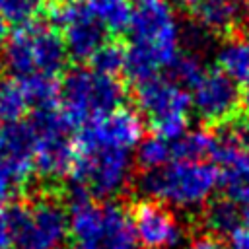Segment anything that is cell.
<instances>
[{
	"label": "cell",
	"mask_w": 249,
	"mask_h": 249,
	"mask_svg": "<svg viewBox=\"0 0 249 249\" xmlns=\"http://www.w3.org/2000/svg\"><path fill=\"white\" fill-rule=\"evenodd\" d=\"M130 88L119 76H103L89 68L64 72L58 91V109L70 126H84L89 121L123 107Z\"/></svg>",
	"instance_id": "obj_1"
},
{
	"label": "cell",
	"mask_w": 249,
	"mask_h": 249,
	"mask_svg": "<svg viewBox=\"0 0 249 249\" xmlns=\"http://www.w3.org/2000/svg\"><path fill=\"white\" fill-rule=\"evenodd\" d=\"M220 185V169L212 161H177L146 169L138 179V187L148 198L169 200L175 204H196L210 196Z\"/></svg>",
	"instance_id": "obj_2"
},
{
	"label": "cell",
	"mask_w": 249,
	"mask_h": 249,
	"mask_svg": "<svg viewBox=\"0 0 249 249\" xmlns=\"http://www.w3.org/2000/svg\"><path fill=\"white\" fill-rule=\"evenodd\" d=\"M130 169L128 150L76 140V158L68 177L70 183L86 189L89 196L111 198L126 189Z\"/></svg>",
	"instance_id": "obj_3"
},
{
	"label": "cell",
	"mask_w": 249,
	"mask_h": 249,
	"mask_svg": "<svg viewBox=\"0 0 249 249\" xmlns=\"http://www.w3.org/2000/svg\"><path fill=\"white\" fill-rule=\"evenodd\" d=\"M35 138L33 169L43 183L60 185V179L70 173L76 158V140L70 136V124L58 107L37 109L29 117Z\"/></svg>",
	"instance_id": "obj_4"
},
{
	"label": "cell",
	"mask_w": 249,
	"mask_h": 249,
	"mask_svg": "<svg viewBox=\"0 0 249 249\" xmlns=\"http://www.w3.org/2000/svg\"><path fill=\"white\" fill-rule=\"evenodd\" d=\"M134 99L154 136L163 140L179 138L189 123V91L160 76L134 88Z\"/></svg>",
	"instance_id": "obj_5"
},
{
	"label": "cell",
	"mask_w": 249,
	"mask_h": 249,
	"mask_svg": "<svg viewBox=\"0 0 249 249\" xmlns=\"http://www.w3.org/2000/svg\"><path fill=\"white\" fill-rule=\"evenodd\" d=\"M45 14L51 18V25L60 29L66 53L76 62H88L109 39L107 27L82 0H51Z\"/></svg>",
	"instance_id": "obj_6"
},
{
	"label": "cell",
	"mask_w": 249,
	"mask_h": 249,
	"mask_svg": "<svg viewBox=\"0 0 249 249\" xmlns=\"http://www.w3.org/2000/svg\"><path fill=\"white\" fill-rule=\"evenodd\" d=\"M132 43L146 51L160 68H167L177 58V25L173 12L163 0H142L132 6L128 23Z\"/></svg>",
	"instance_id": "obj_7"
},
{
	"label": "cell",
	"mask_w": 249,
	"mask_h": 249,
	"mask_svg": "<svg viewBox=\"0 0 249 249\" xmlns=\"http://www.w3.org/2000/svg\"><path fill=\"white\" fill-rule=\"evenodd\" d=\"M193 91L195 109L206 130L226 128L243 115L241 86L216 66L204 72Z\"/></svg>",
	"instance_id": "obj_8"
},
{
	"label": "cell",
	"mask_w": 249,
	"mask_h": 249,
	"mask_svg": "<svg viewBox=\"0 0 249 249\" xmlns=\"http://www.w3.org/2000/svg\"><path fill=\"white\" fill-rule=\"evenodd\" d=\"M128 214L142 249H171L181 239L171 210L156 198H138L128 204Z\"/></svg>",
	"instance_id": "obj_9"
},
{
	"label": "cell",
	"mask_w": 249,
	"mask_h": 249,
	"mask_svg": "<svg viewBox=\"0 0 249 249\" xmlns=\"http://www.w3.org/2000/svg\"><path fill=\"white\" fill-rule=\"evenodd\" d=\"M144 134V121L140 113L128 109V107H119L111 111L109 115L97 117L84 124L76 136L80 142H93V144H107L115 148L128 150L136 142H140Z\"/></svg>",
	"instance_id": "obj_10"
},
{
	"label": "cell",
	"mask_w": 249,
	"mask_h": 249,
	"mask_svg": "<svg viewBox=\"0 0 249 249\" xmlns=\"http://www.w3.org/2000/svg\"><path fill=\"white\" fill-rule=\"evenodd\" d=\"M19 29L23 31L25 37L33 74L58 78L66 70V64L70 60L58 29L53 27L51 23H37V21L21 25Z\"/></svg>",
	"instance_id": "obj_11"
},
{
	"label": "cell",
	"mask_w": 249,
	"mask_h": 249,
	"mask_svg": "<svg viewBox=\"0 0 249 249\" xmlns=\"http://www.w3.org/2000/svg\"><path fill=\"white\" fill-rule=\"evenodd\" d=\"M35 138L27 123H4L0 126V165L10 169L25 187L33 171Z\"/></svg>",
	"instance_id": "obj_12"
},
{
	"label": "cell",
	"mask_w": 249,
	"mask_h": 249,
	"mask_svg": "<svg viewBox=\"0 0 249 249\" xmlns=\"http://www.w3.org/2000/svg\"><path fill=\"white\" fill-rule=\"evenodd\" d=\"M206 31L220 39L247 27L237 0H198L187 10Z\"/></svg>",
	"instance_id": "obj_13"
},
{
	"label": "cell",
	"mask_w": 249,
	"mask_h": 249,
	"mask_svg": "<svg viewBox=\"0 0 249 249\" xmlns=\"http://www.w3.org/2000/svg\"><path fill=\"white\" fill-rule=\"evenodd\" d=\"M103 249H138V237L128 214V206L123 202H105L103 206Z\"/></svg>",
	"instance_id": "obj_14"
},
{
	"label": "cell",
	"mask_w": 249,
	"mask_h": 249,
	"mask_svg": "<svg viewBox=\"0 0 249 249\" xmlns=\"http://www.w3.org/2000/svg\"><path fill=\"white\" fill-rule=\"evenodd\" d=\"M216 68H220L237 84L249 80V27H243L222 39Z\"/></svg>",
	"instance_id": "obj_15"
},
{
	"label": "cell",
	"mask_w": 249,
	"mask_h": 249,
	"mask_svg": "<svg viewBox=\"0 0 249 249\" xmlns=\"http://www.w3.org/2000/svg\"><path fill=\"white\" fill-rule=\"evenodd\" d=\"M68 231L76 241L99 243L103 233V208L91 198L68 204Z\"/></svg>",
	"instance_id": "obj_16"
},
{
	"label": "cell",
	"mask_w": 249,
	"mask_h": 249,
	"mask_svg": "<svg viewBox=\"0 0 249 249\" xmlns=\"http://www.w3.org/2000/svg\"><path fill=\"white\" fill-rule=\"evenodd\" d=\"M241 212L237 208V202L228 198L226 195L208 198L202 208V224L208 230V233L226 237L231 235L241 222Z\"/></svg>",
	"instance_id": "obj_17"
},
{
	"label": "cell",
	"mask_w": 249,
	"mask_h": 249,
	"mask_svg": "<svg viewBox=\"0 0 249 249\" xmlns=\"http://www.w3.org/2000/svg\"><path fill=\"white\" fill-rule=\"evenodd\" d=\"M216 150V134L212 130H196L181 134L171 144V160L177 161H212Z\"/></svg>",
	"instance_id": "obj_18"
},
{
	"label": "cell",
	"mask_w": 249,
	"mask_h": 249,
	"mask_svg": "<svg viewBox=\"0 0 249 249\" xmlns=\"http://www.w3.org/2000/svg\"><path fill=\"white\" fill-rule=\"evenodd\" d=\"M16 80L19 82L21 91L27 99V105L33 107V111L58 107V91H60L58 78L31 74L25 78H16Z\"/></svg>",
	"instance_id": "obj_19"
},
{
	"label": "cell",
	"mask_w": 249,
	"mask_h": 249,
	"mask_svg": "<svg viewBox=\"0 0 249 249\" xmlns=\"http://www.w3.org/2000/svg\"><path fill=\"white\" fill-rule=\"evenodd\" d=\"M126 49L128 43L117 35L109 37L88 60L89 70L103 74V76H119L124 70V60H126Z\"/></svg>",
	"instance_id": "obj_20"
},
{
	"label": "cell",
	"mask_w": 249,
	"mask_h": 249,
	"mask_svg": "<svg viewBox=\"0 0 249 249\" xmlns=\"http://www.w3.org/2000/svg\"><path fill=\"white\" fill-rule=\"evenodd\" d=\"M86 4L113 35L128 29L132 16V4L128 0H88Z\"/></svg>",
	"instance_id": "obj_21"
},
{
	"label": "cell",
	"mask_w": 249,
	"mask_h": 249,
	"mask_svg": "<svg viewBox=\"0 0 249 249\" xmlns=\"http://www.w3.org/2000/svg\"><path fill=\"white\" fill-rule=\"evenodd\" d=\"M29 105L16 78L0 80V121L18 123L27 113Z\"/></svg>",
	"instance_id": "obj_22"
},
{
	"label": "cell",
	"mask_w": 249,
	"mask_h": 249,
	"mask_svg": "<svg viewBox=\"0 0 249 249\" xmlns=\"http://www.w3.org/2000/svg\"><path fill=\"white\" fill-rule=\"evenodd\" d=\"M49 2L51 0H0V16L6 23L21 27L45 14Z\"/></svg>",
	"instance_id": "obj_23"
},
{
	"label": "cell",
	"mask_w": 249,
	"mask_h": 249,
	"mask_svg": "<svg viewBox=\"0 0 249 249\" xmlns=\"http://www.w3.org/2000/svg\"><path fill=\"white\" fill-rule=\"evenodd\" d=\"M167 68H169V80L175 86L183 88L185 91L195 89L206 72V70H202L198 60L191 54H177V58Z\"/></svg>",
	"instance_id": "obj_24"
},
{
	"label": "cell",
	"mask_w": 249,
	"mask_h": 249,
	"mask_svg": "<svg viewBox=\"0 0 249 249\" xmlns=\"http://www.w3.org/2000/svg\"><path fill=\"white\" fill-rule=\"evenodd\" d=\"M136 160L144 169L161 167L171 161V144L160 136H150L140 144Z\"/></svg>",
	"instance_id": "obj_25"
},
{
	"label": "cell",
	"mask_w": 249,
	"mask_h": 249,
	"mask_svg": "<svg viewBox=\"0 0 249 249\" xmlns=\"http://www.w3.org/2000/svg\"><path fill=\"white\" fill-rule=\"evenodd\" d=\"M23 189H27V187L10 169L0 165V208H2V204L12 202Z\"/></svg>",
	"instance_id": "obj_26"
},
{
	"label": "cell",
	"mask_w": 249,
	"mask_h": 249,
	"mask_svg": "<svg viewBox=\"0 0 249 249\" xmlns=\"http://www.w3.org/2000/svg\"><path fill=\"white\" fill-rule=\"evenodd\" d=\"M189 249H231L224 237L214 235V233H202L198 237H195L189 245Z\"/></svg>",
	"instance_id": "obj_27"
},
{
	"label": "cell",
	"mask_w": 249,
	"mask_h": 249,
	"mask_svg": "<svg viewBox=\"0 0 249 249\" xmlns=\"http://www.w3.org/2000/svg\"><path fill=\"white\" fill-rule=\"evenodd\" d=\"M230 241H231V249H249V230L239 226L230 235Z\"/></svg>",
	"instance_id": "obj_28"
},
{
	"label": "cell",
	"mask_w": 249,
	"mask_h": 249,
	"mask_svg": "<svg viewBox=\"0 0 249 249\" xmlns=\"http://www.w3.org/2000/svg\"><path fill=\"white\" fill-rule=\"evenodd\" d=\"M10 243V230H8V218L6 210L0 208V249H6Z\"/></svg>",
	"instance_id": "obj_29"
},
{
	"label": "cell",
	"mask_w": 249,
	"mask_h": 249,
	"mask_svg": "<svg viewBox=\"0 0 249 249\" xmlns=\"http://www.w3.org/2000/svg\"><path fill=\"white\" fill-rule=\"evenodd\" d=\"M241 86V105H243V113L249 117V80L239 84Z\"/></svg>",
	"instance_id": "obj_30"
},
{
	"label": "cell",
	"mask_w": 249,
	"mask_h": 249,
	"mask_svg": "<svg viewBox=\"0 0 249 249\" xmlns=\"http://www.w3.org/2000/svg\"><path fill=\"white\" fill-rule=\"evenodd\" d=\"M8 35H10V33H8V23H6V21H4V18L0 16V49L6 45Z\"/></svg>",
	"instance_id": "obj_31"
},
{
	"label": "cell",
	"mask_w": 249,
	"mask_h": 249,
	"mask_svg": "<svg viewBox=\"0 0 249 249\" xmlns=\"http://www.w3.org/2000/svg\"><path fill=\"white\" fill-rule=\"evenodd\" d=\"M237 4H239V10H241V16H243V21L249 27V0H237Z\"/></svg>",
	"instance_id": "obj_32"
},
{
	"label": "cell",
	"mask_w": 249,
	"mask_h": 249,
	"mask_svg": "<svg viewBox=\"0 0 249 249\" xmlns=\"http://www.w3.org/2000/svg\"><path fill=\"white\" fill-rule=\"evenodd\" d=\"M70 249H103V247H99V243H82V241H76Z\"/></svg>",
	"instance_id": "obj_33"
},
{
	"label": "cell",
	"mask_w": 249,
	"mask_h": 249,
	"mask_svg": "<svg viewBox=\"0 0 249 249\" xmlns=\"http://www.w3.org/2000/svg\"><path fill=\"white\" fill-rule=\"evenodd\" d=\"M241 218H243V224H245L243 228H247V230H249V204H247V208L241 212Z\"/></svg>",
	"instance_id": "obj_34"
},
{
	"label": "cell",
	"mask_w": 249,
	"mask_h": 249,
	"mask_svg": "<svg viewBox=\"0 0 249 249\" xmlns=\"http://www.w3.org/2000/svg\"><path fill=\"white\" fill-rule=\"evenodd\" d=\"M177 2H179V4H183V8H185V10H189V8H191L195 2H198V0H177Z\"/></svg>",
	"instance_id": "obj_35"
},
{
	"label": "cell",
	"mask_w": 249,
	"mask_h": 249,
	"mask_svg": "<svg viewBox=\"0 0 249 249\" xmlns=\"http://www.w3.org/2000/svg\"><path fill=\"white\" fill-rule=\"evenodd\" d=\"M136 2H142V0H136Z\"/></svg>",
	"instance_id": "obj_36"
}]
</instances>
